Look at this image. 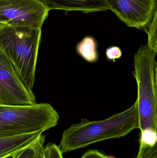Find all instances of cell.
Here are the masks:
<instances>
[{
	"mask_svg": "<svg viewBox=\"0 0 157 158\" xmlns=\"http://www.w3.org/2000/svg\"><path fill=\"white\" fill-rule=\"evenodd\" d=\"M137 101L128 109L100 121L81 118L63 133L60 145L63 154L85 148L94 143L125 136L138 129Z\"/></svg>",
	"mask_w": 157,
	"mask_h": 158,
	"instance_id": "6da1fadb",
	"label": "cell"
},
{
	"mask_svg": "<svg viewBox=\"0 0 157 158\" xmlns=\"http://www.w3.org/2000/svg\"><path fill=\"white\" fill-rule=\"evenodd\" d=\"M41 29L0 26V52L15 70L27 89L32 92Z\"/></svg>",
	"mask_w": 157,
	"mask_h": 158,
	"instance_id": "7a4b0ae2",
	"label": "cell"
},
{
	"mask_svg": "<svg viewBox=\"0 0 157 158\" xmlns=\"http://www.w3.org/2000/svg\"><path fill=\"white\" fill-rule=\"evenodd\" d=\"M157 54L141 44L134 56L132 72L137 86L138 129L157 130Z\"/></svg>",
	"mask_w": 157,
	"mask_h": 158,
	"instance_id": "3957f363",
	"label": "cell"
},
{
	"mask_svg": "<svg viewBox=\"0 0 157 158\" xmlns=\"http://www.w3.org/2000/svg\"><path fill=\"white\" fill-rule=\"evenodd\" d=\"M60 116L50 104L0 105V137L45 131L55 127Z\"/></svg>",
	"mask_w": 157,
	"mask_h": 158,
	"instance_id": "277c9868",
	"label": "cell"
},
{
	"mask_svg": "<svg viewBox=\"0 0 157 158\" xmlns=\"http://www.w3.org/2000/svg\"><path fill=\"white\" fill-rule=\"evenodd\" d=\"M49 10L38 0H0V23L41 29Z\"/></svg>",
	"mask_w": 157,
	"mask_h": 158,
	"instance_id": "5b68a950",
	"label": "cell"
},
{
	"mask_svg": "<svg viewBox=\"0 0 157 158\" xmlns=\"http://www.w3.org/2000/svg\"><path fill=\"white\" fill-rule=\"evenodd\" d=\"M8 60L0 52V105L31 106L37 104Z\"/></svg>",
	"mask_w": 157,
	"mask_h": 158,
	"instance_id": "8992f818",
	"label": "cell"
},
{
	"mask_svg": "<svg viewBox=\"0 0 157 158\" xmlns=\"http://www.w3.org/2000/svg\"><path fill=\"white\" fill-rule=\"evenodd\" d=\"M111 10L128 27L145 31L157 11V0H109Z\"/></svg>",
	"mask_w": 157,
	"mask_h": 158,
	"instance_id": "52a82bcc",
	"label": "cell"
},
{
	"mask_svg": "<svg viewBox=\"0 0 157 158\" xmlns=\"http://www.w3.org/2000/svg\"><path fill=\"white\" fill-rule=\"evenodd\" d=\"M49 11L52 9L80 11L84 13L101 12L110 9L109 0H38Z\"/></svg>",
	"mask_w": 157,
	"mask_h": 158,
	"instance_id": "ba28073f",
	"label": "cell"
},
{
	"mask_svg": "<svg viewBox=\"0 0 157 158\" xmlns=\"http://www.w3.org/2000/svg\"><path fill=\"white\" fill-rule=\"evenodd\" d=\"M43 131L10 137H0V158L12 157L40 138Z\"/></svg>",
	"mask_w": 157,
	"mask_h": 158,
	"instance_id": "9c48e42d",
	"label": "cell"
},
{
	"mask_svg": "<svg viewBox=\"0 0 157 158\" xmlns=\"http://www.w3.org/2000/svg\"><path fill=\"white\" fill-rule=\"evenodd\" d=\"M76 50L77 54L88 63H96L98 60L97 43L92 36L84 37L77 44Z\"/></svg>",
	"mask_w": 157,
	"mask_h": 158,
	"instance_id": "30bf717a",
	"label": "cell"
},
{
	"mask_svg": "<svg viewBox=\"0 0 157 158\" xmlns=\"http://www.w3.org/2000/svg\"><path fill=\"white\" fill-rule=\"evenodd\" d=\"M45 136L41 135L37 141L24 148L12 158H36L38 154L43 148Z\"/></svg>",
	"mask_w": 157,
	"mask_h": 158,
	"instance_id": "8fae6325",
	"label": "cell"
},
{
	"mask_svg": "<svg viewBox=\"0 0 157 158\" xmlns=\"http://www.w3.org/2000/svg\"><path fill=\"white\" fill-rule=\"evenodd\" d=\"M157 11L155 13L151 23L148 25L147 30L145 31L148 35L147 46L157 54Z\"/></svg>",
	"mask_w": 157,
	"mask_h": 158,
	"instance_id": "7c38bea8",
	"label": "cell"
},
{
	"mask_svg": "<svg viewBox=\"0 0 157 158\" xmlns=\"http://www.w3.org/2000/svg\"><path fill=\"white\" fill-rule=\"evenodd\" d=\"M141 131L140 143L148 146H154L157 144V131L147 129Z\"/></svg>",
	"mask_w": 157,
	"mask_h": 158,
	"instance_id": "4fadbf2b",
	"label": "cell"
},
{
	"mask_svg": "<svg viewBox=\"0 0 157 158\" xmlns=\"http://www.w3.org/2000/svg\"><path fill=\"white\" fill-rule=\"evenodd\" d=\"M44 158H64L60 147L54 143H49L42 149Z\"/></svg>",
	"mask_w": 157,
	"mask_h": 158,
	"instance_id": "5bb4252c",
	"label": "cell"
},
{
	"mask_svg": "<svg viewBox=\"0 0 157 158\" xmlns=\"http://www.w3.org/2000/svg\"><path fill=\"white\" fill-rule=\"evenodd\" d=\"M135 158H157V144L148 146L140 143L139 152Z\"/></svg>",
	"mask_w": 157,
	"mask_h": 158,
	"instance_id": "9a60e30c",
	"label": "cell"
},
{
	"mask_svg": "<svg viewBox=\"0 0 157 158\" xmlns=\"http://www.w3.org/2000/svg\"><path fill=\"white\" fill-rule=\"evenodd\" d=\"M106 55L108 60L115 62L116 59L121 57L122 52L118 46H112L106 49Z\"/></svg>",
	"mask_w": 157,
	"mask_h": 158,
	"instance_id": "2e32d148",
	"label": "cell"
},
{
	"mask_svg": "<svg viewBox=\"0 0 157 158\" xmlns=\"http://www.w3.org/2000/svg\"><path fill=\"white\" fill-rule=\"evenodd\" d=\"M81 158H115L114 157L108 156L105 154L97 150H89L87 151Z\"/></svg>",
	"mask_w": 157,
	"mask_h": 158,
	"instance_id": "e0dca14e",
	"label": "cell"
},
{
	"mask_svg": "<svg viewBox=\"0 0 157 158\" xmlns=\"http://www.w3.org/2000/svg\"><path fill=\"white\" fill-rule=\"evenodd\" d=\"M43 148H42V149L40 151L39 153L38 154L36 158H43V152H42V149H43Z\"/></svg>",
	"mask_w": 157,
	"mask_h": 158,
	"instance_id": "ac0fdd59",
	"label": "cell"
},
{
	"mask_svg": "<svg viewBox=\"0 0 157 158\" xmlns=\"http://www.w3.org/2000/svg\"><path fill=\"white\" fill-rule=\"evenodd\" d=\"M2 24H1V23H0V26H1V25H2Z\"/></svg>",
	"mask_w": 157,
	"mask_h": 158,
	"instance_id": "d6986e66",
	"label": "cell"
}]
</instances>
